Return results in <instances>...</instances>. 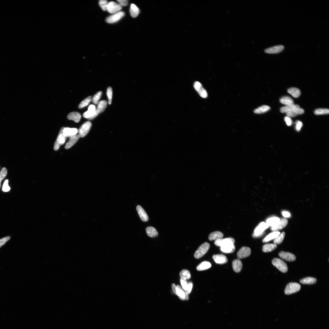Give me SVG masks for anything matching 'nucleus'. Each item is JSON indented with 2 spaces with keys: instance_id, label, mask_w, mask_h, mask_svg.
Listing matches in <instances>:
<instances>
[{
  "instance_id": "obj_1",
  "label": "nucleus",
  "mask_w": 329,
  "mask_h": 329,
  "mask_svg": "<svg viewBox=\"0 0 329 329\" xmlns=\"http://www.w3.org/2000/svg\"><path fill=\"white\" fill-rule=\"evenodd\" d=\"M210 245L209 244L206 242L204 243L198 249L194 254V257L196 259H199L203 256L208 251Z\"/></svg>"
},
{
  "instance_id": "obj_2",
  "label": "nucleus",
  "mask_w": 329,
  "mask_h": 329,
  "mask_svg": "<svg viewBox=\"0 0 329 329\" xmlns=\"http://www.w3.org/2000/svg\"><path fill=\"white\" fill-rule=\"evenodd\" d=\"M99 114V113L96 110V106L94 105H91L89 106L88 110L84 113L83 116L84 118L91 120Z\"/></svg>"
},
{
  "instance_id": "obj_3",
  "label": "nucleus",
  "mask_w": 329,
  "mask_h": 329,
  "mask_svg": "<svg viewBox=\"0 0 329 329\" xmlns=\"http://www.w3.org/2000/svg\"><path fill=\"white\" fill-rule=\"evenodd\" d=\"M272 264L282 273H286L288 271L287 264L279 258H274L272 261Z\"/></svg>"
},
{
  "instance_id": "obj_4",
  "label": "nucleus",
  "mask_w": 329,
  "mask_h": 329,
  "mask_svg": "<svg viewBox=\"0 0 329 329\" xmlns=\"http://www.w3.org/2000/svg\"><path fill=\"white\" fill-rule=\"evenodd\" d=\"M301 288L299 284L296 282L289 283L287 286L285 290L286 295H290L299 291Z\"/></svg>"
},
{
  "instance_id": "obj_5",
  "label": "nucleus",
  "mask_w": 329,
  "mask_h": 329,
  "mask_svg": "<svg viewBox=\"0 0 329 329\" xmlns=\"http://www.w3.org/2000/svg\"><path fill=\"white\" fill-rule=\"evenodd\" d=\"M122 7L118 3L111 1L108 4L106 11L109 13L114 14L121 11Z\"/></svg>"
},
{
  "instance_id": "obj_6",
  "label": "nucleus",
  "mask_w": 329,
  "mask_h": 329,
  "mask_svg": "<svg viewBox=\"0 0 329 329\" xmlns=\"http://www.w3.org/2000/svg\"><path fill=\"white\" fill-rule=\"evenodd\" d=\"M63 127L61 129L58 138L54 143V149L55 151H58L60 146L63 145L65 142L66 138L63 134Z\"/></svg>"
},
{
  "instance_id": "obj_7",
  "label": "nucleus",
  "mask_w": 329,
  "mask_h": 329,
  "mask_svg": "<svg viewBox=\"0 0 329 329\" xmlns=\"http://www.w3.org/2000/svg\"><path fill=\"white\" fill-rule=\"evenodd\" d=\"M92 127V123L89 121L84 123L78 130V135L80 137H84L88 134Z\"/></svg>"
},
{
  "instance_id": "obj_8",
  "label": "nucleus",
  "mask_w": 329,
  "mask_h": 329,
  "mask_svg": "<svg viewBox=\"0 0 329 329\" xmlns=\"http://www.w3.org/2000/svg\"><path fill=\"white\" fill-rule=\"evenodd\" d=\"M125 15V13L121 11L119 12L113 14L107 17L106 21L109 24L115 23L121 19Z\"/></svg>"
},
{
  "instance_id": "obj_9",
  "label": "nucleus",
  "mask_w": 329,
  "mask_h": 329,
  "mask_svg": "<svg viewBox=\"0 0 329 329\" xmlns=\"http://www.w3.org/2000/svg\"><path fill=\"white\" fill-rule=\"evenodd\" d=\"M269 227L267 224L265 222L260 223L255 229L253 236L256 237L262 236L264 231L267 229Z\"/></svg>"
},
{
  "instance_id": "obj_10",
  "label": "nucleus",
  "mask_w": 329,
  "mask_h": 329,
  "mask_svg": "<svg viewBox=\"0 0 329 329\" xmlns=\"http://www.w3.org/2000/svg\"><path fill=\"white\" fill-rule=\"evenodd\" d=\"M194 87L201 97L203 98L207 97L208 93L206 90L204 88L200 82H196L194 84Z\"/></svg>"
},
{
  "instance_id": "obj_11",
  "label": "nucleus",
  "mask_w": 329,
  "mask_h": 329,
  "mask_svg": "<svg viewBox=\"0 0 329 329\" xmlns=\"http://www.w3.org/2000/svg\"><path fill=\"white\" fill-rule=\"evenodd\" d=\"M235 241L234 238L229 237L223 239L222 238L215 241V244L217 246L222 247L226 245L234 244Z\"/></svg>"
},
{
  "instance_id": "obj_12",
  "label": "nucleus",
  "mask_w": 329,
  "mask_h": 329,
  "mask_svg": "<svg viewBox=\"0 0 329 329\" xmlns=\"http://www.w3.org/2000/svg\"><path fill=\"white\" fill-rule=\"evenodd\" d=\"M251 252L250 248L247 247H243L238 252L237 256L240 259L245 258L250 256Z\"/></svg>"
},
{
  "instance_id": "obj_13",
  "label": "nucleus",
  "mask_w": 329,
  "mask_h": 329,
  "mask_svg": "<svg viewBox=\"0 0 329 329\" xmlns=\"http://www.w3.org/2000/svg\"><path fill=\"white\" fill-rule=\"evenodd\" d=\"M288 220L285 218L280 219L279 222L275 226L271 227V229L273 231H278L285 228L288 223Z\"/></svg>"
},
{
  "instance_id": "obj_14",
  "label": "nucleus",
  "mask_w": 329,
  "mask_h": 329,
  "mask_svg": "<svg viewBox=\"0 0 329 329\" xmlns=\"http://www.w3.org/2000/svg\"><path fill=\"white\" fill-rule=\"evenodd\" d=\"M284 48V47L283 45H277L266 49L265 52L269 54H276L281 52Z\"/></svg>"
},
{
  "instance_id": "obj_15",
  "label": "nucleus",
  "mask_w": 329,
  "mask_h": 329,
  "mask_svg": "<svg viewBox=\"0 0 329 329\" xmlns=\"http://www.w3.org/2000/svg\"><path fill=\"white\" fill-rule=\"evenodd\" d=\"M63 132L66 138H70L73 136L77 135L78 133V130L75 128H70L63 127Z\"/></svg>"
},
{
  "instance_id": "obj_16",
  "label": "nucleus",
  "mask_w": 329,
  "mask_h": 329,
  "mask_svg": "<svg viewBox=\"0 0 329 329\" xmlns=\"http://www.w3.org/2000/svg\"><path fill=\"white\" fill-rule=\"evenodd\" d=\"M279 256L281 258L287 261H293L296 259V257L294 254L290 253L282 252L279 254Z\"/></svg>"
},
{
  "instance_id": "obj_17",
  "label": "nucleus",
  "mask_w": 329,
  "mask_h": 329,
  "mask_svg": "<svg viewBox=\"0 0 329 329\" xmlns=\"http://www.w3.org/2000/svg\"><path fill=\"white\" fill-rule=\"evenodd\" d=\"M136 209L141 219L143 222H146L149 220V217L143 208L140 206L137 207Z\"/></svg>"
},
{
  "instance_id": "obj_18",
  "label": "nucleus",
  "mask_w": 329,
  "mask_h": 329,
  "mask_svg": "<svg viewBox=\"0 0 329 329\" xmlns=\"http://www.w3.org/2000/svg\"><path fill=\"white\" fill-rule=\"evenodd\" d=\"M212 258L215 263L217 264H222L228 262L227 258L223 255H215Z\"/></svg>"
},
{
  "instance_id": "obj_19",
  "label": "nucleus",
  "mask_w": 329,
  "mask_h": 329,
  "mask_svg": "<svg viewBox=\"0 0 329 329\" xmlns=\"http://www.w3.org/2000/svg\"><path fill=\"white\" fill-rule=\"evenodd\" d=\"M80 137L78 135H76L70 138L69 140L66 143L65 148L69 149L75 144Z\"/></svg>"
},
{
  "instance_id": "obj_20",
  "label": "nucleus",
  "mask_w": 329,
  "mask_h": 329,
  "mask_svg": "<svg viewBox=\"0 0 329 329\" xmlns=\"http://www.w3.org/2000/svg\"><path fill=\"white\" fill-rule=\"evenodd\" d=\"M67 117L69 120H72L76 123H78L81 120V116L78 112H72L69 113Z\"/></svg>"
},
{
  "instance_id": "obj_21",
  "label": "nucleus",
  "mask_w": 329,
  "mask_h": 329,
  "mask_svg": "<svg viewBox=\"0 0 329 329\" xmlns=\"http://www.w3.org/2000/svg\"><path fill=\"white\" fill-rule=\"evenodd\" d=\"M235 247L234 244H230L221 247V250L222 252L227 253H233L234 252Z\"/></svg>"
},
{
  "instance_id": "obj_22",
  "label": "nucleus",
  "mask_w": 329,
  "mask_h": 329,
  "mask_svg": "<svg viewBox=\"0 0 329 329\" xmlns=\"http://www.w3.org/2000/svg\"><path fill=\"white\" fill-rule=\"evenodd\" d=\"M300 107V106L298 105L293 104L282 107L280 109V111L282 113H286L299 108Z\"/></svg>"
},
{
  "instance_id": "obj_23",
  "label": "nucleus",
  "mask_w": 329,
  "mask_h": 329,
  "mask_svg": "<svg viewBox=\"0 0 329 329\" xmlns=\"http://www.w3.org/2000/svg\"><path fill=\"white\" fill-rule=\"evenodd\" d=\"M304 111L302 108H299L295 109L289 112L286 113L287 117H294L298 115H301L304 113Z\"/></svg>"
},
{
  "instance_id": "obj_24",
  "label": "nucleus",
  "mask_w": 329,
  "mask_h": 329,
  "mask_svg": "<svg viewBox=\"0 0 329 329\" xmlns=\"http://www.w3.org/2000/svg\"><path fill=\"white\" fill-rule=\"evenodd\" d=\"M232 267L236 273H239L242 269V264L241 260L239 259L234 260L232 263Z\"/></svg>"
},
{
  "instance_id": "obj_25",
  "label": "nucleus",
  "mask_w": 329,
  "mask_h": 329,
  "mask_svg": "<svg viewBox=\"0 0 329 329\" xmlns=\"http://www.w3.org/2000/svg\"><path fill=\"white\" fill-rule=\"evenodd\" d=\"M223 234L220 231H217L212 232L208 236V239L210 241L215 240L222 238Z\"/></svg>"
},
{
  "instance_id": "obj_26",
  "label": "nucleus",
  "mask_w": 329,
  "mask_h": 329,
  "mask_svg": "<svg viewBox=\"0 0 329 329\" xmlns=\"http://www.w3.org/2000/svg\"><path fill=\"white\" fill-rule=\"evenodd\" d=\"M146 233L149 236L154 238L157 236L158 233L156 229L153 227L149 226L146 229Z\"/></svg>"
},
{
  "instance_id": "obj_27",
  "label": "nucleus",
  "mask_w": 329,
  "mask_h": 329,
  "mask_svg": "<svg viewBox=\"0 0 329 329\" xmlns=\"http://www.w3.org/2000/svg\"><path fill=\"white\" fill-rule=\"evenodd\" d=\"M130 12L132 17L135 18L139 15L140 10L136 5L134 4H132L130 5Z\"/></svg>"
},
{
  "instance_id": "obj_28",
  "label": "nucleus",
  "mask_w": 329,
  "mask_h": 329,
  "mask_svg": "<svg viewBox=\"0 0 329 329\" xmlns=\"http://www.w3.org/2000/svg\"><path fill=\"white\" fill-rule=\"evenodd\" d=\"M280 234V232H279L274 231L266 236L263 239V242L266 243L274 240Z\"/></svg>"
},
{
  "instance_id": "obj_29",
  "label": "nucleus",
  "mask_w": 329,
  "mask_h": 329,
  "mask_svg": "<svg viewBox=\"0 0 329 329\" xmlns=\"http://www.w3.org/2000/svg\"><path fill=\"white\" fill-rule=\"evenodd\" d=\"M280 102L281 103L286 106L294 104L293 100L290 96H287L282 97L280 99Z\"/></svg>"
},
{
  "instance_id": "obj_30",
  "label": "nucleus",
  "mask_w": 329,
  "mask_h": 329,
  "mask_svg": "<svg viewBox=\"0 0 329 329\" xmlns=\"http://www.w3.org/2000/svg\"><path fill=\"white\" fill-rule=\"evenodd\" d=\"M288 93L291 95L294 98H297L301 95L300 90L296 88H291L288 89Z\"/></svg>"
},
{
  "instance_id": "obj_31",
  "label": "nucleus",
  "mask_w": 329,
  "mask_h": 329,
  "mask_svg": "<svg viewBox=\"0 0 329 329\" xmlns=\"http://www.w3.org/2000/svg\"><path fill=\"white\" fill-rule=\"evenodd\" d=\"M212 265L209 262H203L198 265L197 269L198 271H202L208 269L211 267Z\"/></svg>"
},
{
  "instance_id": "obj_32",
  "label": "nucleus",
  "mask_w": 329,
  "mask_h": 329,
  "mask_svg": "<svg viewBox=\"0 0 329 329\" xmlns=\"http://www.w3.org/2000/svg\"><path fill=\"white\" fill-rule=\"evenodd\" d=\"M107 102L105 100L101 101L98 104L97 108L96 110L99 113L103 112L106 108L107 106Z\"/></svg>"
},
{
  "instance_id": "obj_33",
  "label": "nucleus",
  "mask_w": 329,
  "mask_h": 329,
  "mask_svg": "<svg viewBox=\"0 0 329 329\" xmlns=\"http://www.w3.org/2000/svg\"><path fill=\"white\" fill-rule=\"evenodd\" d=\"M270 109V107L269 106L267 105H263L255 109L254 111V112L256 114H262V113L268 112Z\"/></svg>"
},
{
  "instance_id": "obj_34",
  "label": "nucleus",
  "mask_w": 329,
  "mask_h": 329,
  "mask_svg": "<svg viewBox=\"0 0 329 329\" xmlns=\"http://www.w3.org/2000/svg\"><path fill=\"white\" fill-rule=\"evenodd\" d=\"M277 247V245L275 244H267L263 246V251L264 252H269L274 250Z\"/></svg>"
},
{
  "instance_id": "obj_35",
  "label": "nucleus",
  "mask_w": 329,
  "mask_h": 329,
  "mask_svg": "<svg viewBox=\"0 0 329 329\" xmlns=\"http://www.w3.org/2000/svg\"><path fill=\"white\" fill-rule=\"evenodd\" d=\"M176 295H177L180 300H185V292L183 290V289L178 285H177L176 287Z\"/></svg>"
},
{
  "instance_id": "obj_36",
  "label": "nucleus",
  "mask_w": 329,
  "mask_h": 329,
  "mask_svg": "<svg viewBox=\"0 0 329 329\" xmlns=\"http://www.w3.org/2000/svg\"><path fill=\"white\" fill-rule=\"evenodd\" d=\"M317 279L315 278L308 277L301 280L300 282L303 284H312L315 283Z\"/></svg>"
},
{
  "instance_id": "obj_37",
  "label": "nucleus",
  "mask_w": 329,
  "mask_h": 329,
  "mask_svg": "<svg viewBox=\"0 0 329 329\" xmlns=\"http://www.w3.org/2000/svg\"><path fill=\"white\" fill-rule=\"evenodd\" d=\"M280 219L277 217H271L266 220V223L269 226H273L279 222Z\"/></svg>"
},
{
  "instance_id": "obj_38",
  "label": "nucleus",
  "mask_w": 329,
  "mask_h": 329,
  "mask_svg": "<svg viewBox=\"0 0 329 329\" xmlns=\"http://www.w3.org/2000/svg\"><path fill=\"white\" fill-rule=\"evenodd\" d=\"M180 276L181 278L186 280H189L191 278V275L190 272L188 270L185 269L183 270L180 271Z\"/></svg>"
},
{
  "instance_id": "obj_39",
  "label": "nucleus",
  "mask_w": 329,
  "mask_h": 329,
  "mask_svg": "<svg viewBox=\"0 0 329 329\" xmlns=\"http://www.w3.org/2000/svg\"><path fill=\"white\" fill-rule=\"evenodd\" d=\"M285 234L284 232L280 233L274 240V243L275 244H280L283 241L284 239Z\"/></svg>"
},
{
  "instance_id": "obj_40",
  "label": "nucleus",
  "mask_w": 329,
  "mask_h": 329,
  "mask_svg": "<svg viewBox=\"0 0 329 329\" xmlns=\"http://www.w3.org/2000/svg\"><path fill=\"white\" fill-rule=\"evenodd\" d=\"M91 100V97H90V96H89V97L83 100L80 104H79L78 106L79 108L82 109L87 106L89 104Z\"/></svg>"
},
{
  "instance_id": "obj_41",
  "label": "nucleus",
  "mask_w": 329,
  "mask_h": 329,
  "mask_svg": "<svg viewBox=\"0 0 329 329\" xmlns=\"http://www.w3.org/2000/svg\"><path fill=\"white\" fill-rule=\"evenodd\" d=\"M329 109H327L319 108L316 110L314 113L316 115H321L328 114Z\"/></svg>"
},
{
  "instance_id": "obj_42",
  "label": "nucleus",
  "mask_w": 329,
  "mask_h": 329,
  "mask_svg": "<svg viewBox=\"0 0 329 329\" xmlns=\"http://www.w3.org/2000/svg\"><path fill=\"white\" fill-rule=\"evenodd\" d=\"M102 93L101 91H100L96 93L93 96L92 100L93 103L95 104H98L99 102V100L101 97Z\"/></svg>"
},
{
  "instance_id": "obj_43",
  "label": "nucleus",
  "mask_w": 329,
  "mask_h": 329,
  "mask_svg": "<svg viewBox=\"0 0 329 329\" xmlns=\"http://www.w3.org/2000/svg\"><path fill=\"white\" fill-rule=\"evenodd\" d=\"M7 174V171L6 168H3L0 172V188H1V183L2 180L5 178Z\"/></svg>"
},
{
  "instance_id": "obj_44",
  "label": "nucleus",
  "mask_w": 329,
  "mask_h": 329,
  "mask_svg": "<svg viewBox=\"0 0 329 329\" xmlns=\"http://www.w3.org/2000/svg\"><path fill=\"white\" fill-rule=\"evenodd\" d=\"M108 3L106 0H100L99 2V5L102 10L105 11H106Z\"/></svg>"
},
{
  "instance_id": "obj_45",
  "label": "nucleus",
  "mask_w": 329,
  "mask_h": 329,
  "mask_svg": "<svg viewBox=\"0 0 329 329\" xmlns=\"http://www.w3.org/2000/svg\"><path fill=\"white\" fill-rule=\"evenodd\" d=\"M107 94L108 99V103L110 105L112 103V90L111 87H109L107 90Z\"/></svg>"
},
{
  "instance_id": "obj_46",
  "label": "nucleus",
  "mask_w": 329,
  "mask_h": 329,
  "mask_svg": "<svg viewBox=\"0 0 329 329\" xmlns=\"http://www.w3.org/2000/svg\"><path fill=\"white\" fill-rule=\"evenodd\" d=\"M9 181L8 180H6L4 181L2 188V191L4 192L9 191L10 189V187L8 185Z\"/></svg>"
},
{
  "instance_id": "obj_47",
  "label": "nucleus",
  "mask_w": 329,
  "mask_h": 329,
  "mask_svg": "<svg viewBox=\"0 0 329 329\" xmlns=\"http://www.w3.org/2000/svg\"><path fill=\"white\" fill-rule=\"evenodd\" d=\"M180 282L181 286H182L184 290L185 291H186L188 285V282H187L186 280L182 278H181Z\"/></svg>"
},
{
  "instance_id": "obj_48",
  "label": "nucleus",
  "mask_w": 329,
  "mask_h": 329,
  "mask_svg": "<svg viewBox=\"0 0 329 329\" xmlns=\"http://www.w3.org/2000/svg\"><path fill=\"white\" fill-rule=\"evenodd\" d=\"M10 237L8 236L4 237L0 239V247L5 244L10 239Z\"/></svg>"
},
{
  "instance_id": "obj_49",
  "label": "nucleus",
  "mask_w": 329,
  "mask_h": 329,
  "mask_svg": "<svg viewBox=\"0 0 329 329\" xmlns=\"http://www.w3.org/2000/svg\"><path fill=\"white\" fill-rule=\"evenodd\" d=\"M295 124V129L297 132H299L303 126V123L301 121H297Z\"/></svg>"
},
{
  "instance_id": "obj_50",
  "label": "nucleus",
  "mask_w": 329,
  "mask_h": 329,
  "mask_svg": "<svg viewBox=\"0 0 329 329\" xmlns=\"http://www.w3.org/2000/svg\"><path fill=\"white\" fill-rule=\"evenodd\" d=\"M284 120L288 126H290L292 125L293 121L290 117L287 116L286 117L284 118Z\"/></svg>"
},
{
  "instance_id": "obj_51",
  "label": "nucleus",
  "mask_w": 329,
  "mask_h": 329,
  "mask_svg": "<svg viewBox=\"0 0 329 329\" xmlns=\"http://www.w3.org/2000/svg\"><path fill=\"white\" fill-rule=\"evenodd\" d=\"M117 1L118 3L122 7V6H127L128 5V3L127 0H118Z\"/></svg>"
},
{
  "instance_id": "obj_52",
  "label": "nucleus",
  "mask_w": 329,
  "mask_h": 329,
  "mask_svg": "<svg viewBox=\"0 0 329 329\" xmlns=\"http://www.w3.org/2000/svg\"><path fill=\"white\" fill-rule=\"evenodd\" d=\"M193 287V283L191 282H188V287H187V290L186 291H185L189 294L191 293Z\"/></svg>"
},
{
  "instance_id": "obj_53",
  "label": "nucleus",
  "mask_w": 329,
  "mask_h": 329,
  "mask_svg": "<svg viewBox=\"0 0 329 329\" xmlns=\"http://www.w3.org/2000/svg\"><path fill=\"white\" fill-rule=\"evenodd\" d=\"M282 214L283 216L285 217L288 218L290 217L291 216L290 213L287 211H283Z\"/></svg>"
},
{
  "instance_id": "obj_54",
  "label": "nucleus",
  "mask_w": 329,
  "mask_h": 329,
  "mask_svg": "<svg viewBox=\"0 0 329 329\" xmlns=\"http://www.w3.org/2000/svg\"><path fill=\"white\" fill-rule=\"evenodd\" d=\"M176 287L175 284H173L172 285V288L173 293L176 295Z\"/></svg>"
}]
</instances>
